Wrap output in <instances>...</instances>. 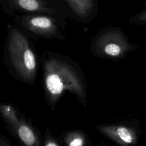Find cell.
<instances>
[{
  "mask_svg": "<svg viewBox=\"0 0 146 146\" xmlns=\"http://www.w3.org/2000/svg\"><path fill=\"white\" fill-rule=\"evenodd\" d=\"M18 3L21 8L26 11H35L40 9V6L37 0H18Z\"/></svg>",
  "mask_w": 146,
  "mask_h": 146,
  "instance_id": "obj_10",
  "label": "cell"
},
{
  "mask_svg": "<svg viewBox=\"0 0 146 146\" xmlns=\"http://www.w3.org/2000/svg\"><path fill=\"white\" fill-rule=\"evenodd\" d=\"M0 116L8 132L21 144L26 146L42 145L40 130L13 104L0 102Z\"/></svg>",
  "mask_w": 146,
  "mask_h": 146,
  "instance_id": "obj_3",
  "label": "cell"
},
{
  "mask_svg": "<svg viewBox=\"0 0 146 146\" xmlns=\"http://www.w3.org/2000/svg\"><path fill=\"white\" fill-rule=\"evenodd\" d=\"M42 145L44 146H60L62 145V144L58 137L54 136L50 129L47 128L42 140Z\"/></svg>",
  "mask_w": 146,
  "mask_h": 146,
  "instance_id": "obj_9",
  "label": "cell"
},
{
  "mask_svg": "<svg viewBox=\"0 0 146 146\" xmlns=\"http://www.w3.org/2000/svg\"><path fill=\"white\" fill-rule=\"evenodd\" d=\"M19 24L31 39L36 41L38 38L65 40L66 34L55 20L46 16L34 15L22 18Z\"/></svg>",
  "mask_w": 146,
  "mask_h": 146,
  "instance_id": "obj_4",
  "label": "cell"
},
{
  "mask_svg": "<svg viewBox=\"0 0 146 146\" xmlns=\"http://www.w3.org/2000/svg\"><path fill=\"white\" fill-rule=\"evenodd\" d=\"M58 138L64 145L67 146H84L87 140L86 134L79 129H72L62 133Z\"/></svg>",
  "mask_w": 146,
  "mask_h": 146,
  "instance_id": "obj_7",
  "label": "cell"
},
{
  "mask_svg": "<svg viewBox=\"0 0 146 146\" xmlns=\"http://www.w3.org/2000/svg\"><path fill=\"white\" fill-rule=\"evenodd\" d=\"M10 140L4 135L0 133V146H11Z\"/></svg>",
  "mask_w": 146,
  "mask_h": 146,
  "instance_id": "obj_11",
  "label": "cell"
},
{
  "mask_svg": "<svg viewBox=\"0 0 146 146\" xmlns=\"http://www.w3.org/2000/svg\"><path fill=\"white\" fill-rule=\"evenodd\" d=\"M138 19H139V20H140L141 21L146 22V6H145V9L144 11L141 14H140L139 15Z\"/></svg>",
  "mask_w": 146,
  "mask_h": 146,
  "instance_id": "obj_12",
  "label": "cell"
},
{
  "mask_svg": "<svg viewBox=\"0 0 146 146\" xmlns=\"http://www.w3.org/2000/svg\"><path fill=\"white\" fill-rule=\"evenodd\" d=\"M103 134L123 145L134 144L136 140L135 132L131 128L120 125L98 126Z\"/></svg>",
  "mask_w": 146,
  "mask_h": 146,
  "instance_id": "obj_6",
  "label": "cell"
},
{
  "mask_svg": "<svg viewBox=\"0 0 146 146\" xmlns=\"http://www.w3.org/2000/svg\"><path fill=\"white\" fill-rule=\"evenodd\" d=\"M45 100L52 111L65 92L86 104V86L78 63L67 55L52 51L42 53L40 60Z\"/></svg>",
  "mask_w": 146,
  "mask_h": 146,
  "instance_id": "obj_1",
  "label": "cell"
},
{
  "mask_svg": "<svg viewBox=\"0 0 146 146\" xmlns=\"http://www.w3.org/2000/svg\"><path fill=\"white\" fill-rule=\"evenodd\" d=\"M128 44L121 34L112 31L101 35L95 41L94 50L102 55L119 56L127 50Z\"/></svg>",
  "mask_w": 146,
  "mask_h": 146,
  "instance_id": "obj_5",
  "label": "cell"
},
{
  "mask_svg": "<svg viewBox=\"0 0 146 146\" xmlns=\"http://www.w3.org/2000/svg\"><path fill=\"white\" fill-rule=\"evenodd\" d=\"M79 17H87L93 7V0H66Z\"/></svg>",
  "mask_w": 146,
  "mask_h": 146,
  "instance_id": "obj_8",
  "label": "cell"
},
{
  "mask_svg": "<svg viewBox=\"0 0 146 146\" xmlns=\"http://www.w3.org/2000/svg\"><path fill=\"white\" fill-rule=\"evenodd\" d=\"M33 41L23 30L9 25L3 63L13 77L29 85L35 83L39 63Z\"/></svg>",
  "mask_w": 146,
  "mask_h": 146,
  "instance_id": "obj_2",
  "label": "cell"
}]
</instances>
